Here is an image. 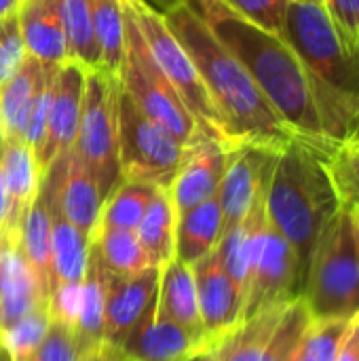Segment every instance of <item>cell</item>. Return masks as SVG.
<instances>
[{"instance_id":"obj_50","label":"cell","mask_w":359,"mask_h":361,"mask_svg":"<svg viewBox=\"0 0 359 361\" xmlns=\"http://www.w3.org/2000/svg\"><path fill=\"white\" fill-rule=\"evenodd\" d=\"M353 214H355V218H358V224H359V207H353Z\"/></svg>"},{"instance_id":"obj_22","label":"cell","mask_w":359,"mask_h":361,"mask_svg":"<svg viewBox=\"0 0 359 361\" xmlns=\"http://www.w3.org/2000/svg\"><path fill=\"white\" fill-rule=\"evenodd\" d=\"M51 184V247H49V264H51V292L57 288H80L91 252V237L80 233L74 224H70L57 209L53 197V180L47 171Z\"/></svg>"},{"instance_id":"obj_13","label":"cell","mask_w":359,"mask_h":361,"mask_svg":"<svg viewBox=\"0 0 359 361\" xmlns=\"http://www.w3.org/2000/svg\"><path fill=\"white\" fill-rule=\"evenodd\" d=\"M231 150L233 148L229 144L203 133L184 146L180 167L169 186L178 214H184L218 195Z\"/></svg>"},{"instance_id":"obj_12","label":"cell","mask_w":359,"mask_h":361,"mask_svg":"<svg viewBox=\"0 0 359 361\" xmlns=\"http://www.w3.org/2000/svg\"><path fill=\"white\" fill-rule=\"evenodd\" d=\"M279 150L256 144H239L231 150L224 178L218 188L222 207V235L245 220L256 199L267 190Z\"/></svg>"},{"instance_id":"obj_43","label":"cell","mask_w":359,"mask_h":361,"mask_svg":"<svg viewBox=\"0 0 359 361\" xmlns=\"http://www.w3.org/2000/svg\"><path fill=\"white\" fill-rule=\"evenodd\" d=\"M154 8H159L161 13H165V11H169L171 6H176V4H182V2H188V0H148Z\"/></svg>"},{"instance_id":"obj_5","label":"cell","mask_w":359,"mask_h":361,"mask_svg":"<svg viewBox=\"0 0 359 361\" xmlns=\"http://www.w3.org/2000/svg\"><path fill=\"white\" fill-rule=\"evenodd\" d=\"M311 319H353L359 315V224L341 207L315 247L300 294Z\"/></svg>"},{"instance_id":"obj_14","label":"cell","mask_w":359,"mask_h":361,"mask_svg":"<svg viewBox=\"0 0 359 361\" xmlns=\"http://www.w3.org/2000/svg\"><path fill=\"white\" fill-rule=\"evenodd\" d=\"M199 315L205 336L216 347L243 319V294L229 277L216 250L193 264Z\"/></svg>"},{"instance_id":"obj_40","label":"cell","mask_w":359,"mask_h":361,"mask_svg":"<svg viewBox=\"0 0 359 361\" xmlns=\"http://www.w3.org/2000/svg\"><path fill=\"white\" fill-rule=\"evenodd\" d=\"M336 361H359V315H355L349 324V330L345 334Z\"/></svg>"},{"instance_id":"obj_2","label":"cell","mask_w":359,"mask_h":361,"mask_svg":"<svg viewBox=\"0 0 359 361\" xmlns=\"http://www.w3.org/2000/svg\"><path fill=\"white\" fill-rule=\"evenodd\" d=\"M163 15L195 61L233 146L256 144L281 150L298 137L281 121L245 66L216 38L190 2L176 4Z\"/></svg>"},{"instance_id":"obj_16","label":"cell","mask_w":359,"mask_h":361,"mask_svg":"<svg viewBox=\"0 0 359 361\" xmlns=\"http://www.w3.org/2000/svg\"><path fill=\"white\" fill-rule=\"evenodd\" d=\"M85 82H87V68H83L74 59H63L53 70L49 114H47L44 169H49L59 154L72 150L74 146L78 123H80Z\"/></svg>"},{"instance_id":"obj_29","label":"cell","mask_w":359,"mask_h":361,"mask_svg":"<svg viewBox=\"0 0 359 361\" xmlns=\"http://www.w3.org/2000/svg\"><path fill=\"white\" fill-rule=\"evenodd\" d=\"M91 247L110 275H135L150 267L135 231L95 228L91 235Z\"/></svg>"},{"instance_id":"obj_34","label":"cell","mask_w":359,"mask_h":361,"mask_svg":"<svg viewBox=\"0 0 359 361\" xmlns=\"http://www.w3.org/2000/svg\"><path fill=\"white\" fill-rule=\"evenodd\" d=\"M49 324H51V305H44L34 309L30 315L19 319L6 334H2L0 343L6 349L11 361H28V357L44 338Z\"/></svg>"},{"instance_id":"obj_28","label":"cell","mask_w":359,"mask_h":361,"mask_svg":"<svg viewBox=\"0 0 359 361\" xmlns=\"http://www.w3.org/2000/svg\"><path fill=\"white\" fill-rule=\"evenodd\" d=\"M104 307H106V271L91 247L85 279L80 283L78 311L74 319V334L80 353L104 343Z\"/></svg>"},{"instance_id":"obj_36","label":"cell","mask_w":359,"mask_h":361,"mask_svg":"<svg viewBox=\"0 0 359 361\" xmlns=\"http://www.w3.org/2000/svg\"><path fill=\"white\" fill-rule=\"evenodd\" d=\"M78 355L80 345L74 334V328L51 315V324L44 338L40 341V345L34 349L28 361H76Z\"/></svg>"},{"instance_id":"obj_42","label":"cell","mask_w":359,"mask_h":361,"mask_svg":"<svg viewBox=\"0 0 359 361\" xmlns=\"http://www.w3.org/2000/svg\"><path fill=\"white\" fill-rule=\"evenodd\" d=\"M21 6V0H0V19L15 15Z\"/></svg>"},{"instance_id":"obj_4","label":"cell","mask_w":359,"mask_h":361,"mask_svg":"<svg viewBox=\"0 0 359 361\" xmlns=\"http://www.w3.org/2000/svg\"><path fill=\"white\" fill-rule=\"evenodd\" d=\"M281 36L313 82L330 142L351 140L359 125V51L343 40L317 2L290 0Z\"/></svg>"},{"instance_id":"obj_20","label":"cell","mask_w":359,"mask_h":361,"mask_svg":"<svg viewBox=\"0 0 359 361\" xmlns=\"http://www.w3.org/2000/svg\"><path fill=\"white\" fill-rule=\"evenodd\" d=\"M0 173L6 192V218L2 224V239H8L19 245V233L28 216L30 205L34 203L42 173L36 165L34 152L21 140H4L0 148Z\"/></svg>"},{"instance_id":"obj_37","label":"cell","mask_w":359,"mask_h":361,"mask_svg":"<svg viewBox=\"0 0 359 361\" xmlns=\"http://www.w3.org/2000/svg\"><path fill=\"white\" fill-rule=\"evenodd\" d=\"M28 57L17 13L0 19V87L21 68Z\"/></svg>"},{"instance_id":"obj_17","label":"cell","mask_w":359,"mask_h":361,"mask_svg":"<svg viewBox=\"0 0 359 361\" xmlns=\"http://www.w3.org/2000/svg\"><path fill=\"white\" fill-rule=\"evenodd\" d=\"M47 171L53 180V197L59 214L91 237L104 205V195L93 173L74 150L59 154Z\"/></svg>"},{"instance_id":"obj_45","label":"cell","mask_w":359,"mask_h":361,"mask_svg":"<svg viewBox=\"0 0 359 361\" xmlns=\"http://www.w3.org/2000/svg\"><path fill=\"white\" fill-rule=\"evenodd\" d=\"M288 361H311V360H309V357H307V355H305L300 349H296V351H294V355H292V357H290Z\"/></svg>"},{"instance_id":"obj_51","label":"cell","mask_w":359,"mask_h":361,"mask_svg":"<svg viewBox=\"0 0 359 361\" xmlns=\"http://www.w3.org/2000/svg\"><path fill=\"white\" fill-rule=\"evenodd\" d=\"M351 140H359V135H358V137H351Z\"/></svg>"},{"instance_id":"obj_46","label":"cell","mask_w":359,"mask_h":361,"mask_svg":"<svg viewBox=\"0 0 359 361\" xmlns=\"http://www.w3.org/2000/svg\"><path fill=\"white\" fill-rule=\"evenodd\" d=\"M0 361H11L8 353H6V349L2 347V343H0Z\"/></svg>"},{"instance_id":"obj_15","label":"cell","mask_w":359,"mask_h":361,"mask_svg":"<svg viewBox=\"0 0 359 361\" xmlns=\"http://www.w3.org/2000/svg\"><path fill=\"white\" fill-rule=\"evenodd\" d=\"M106 271V269H104ZM161 269L148 267L135 275L106 273L104 343L121 349L129 332L157 302Z\"/></svg>"},{"instance_id":"obj_18","label":"cell","mask_w":359,"mask_h":361,"mask_svg":"<svg viewBox=\"0 0 359 361\" xmlns=\"http://www.w3.org/2000/svg\"><path fill=\"white\" fill-rule=\"evenodd\" d=\"M209 343L159 313L157 302L125 338L121 351L131 361H190Z\"/></svg>"},{"instance_id":"obj_32","label":"cell","mask_w":359,"mask_h":361,"mask_svg":"<svg viewBox=\"0 0 359 361\" xmlns=\"http://www.w3.org/2000/svg\"><path fill=\"white\" fill-rule=\"evenodd\" d=\"M63 30L68 59L78 61L87 70H99L102 53L93 27L91 0H63Z\"/></svg>"},{"instance_id":"obj_1","label":"cell","mask_w":359,"mask_h":361,"mask_svg":"<svg viewBox=\"0 0 359 361\" xmlns=\"http://www.w3.org/2000/svg\"><path fill=\"white\" fill-rule=\"evenodd\" d=\"M216 38L245 66L281 121L305 142L330 152L326 123L313 82L290 42L239 13L224 0H188Z\"/></svg>"},{"instance_id":"obj_7","label":"cell","mask_w":359,"mask_h":361,"mask_svg":"<svg viewBox=\"0 0 359 361\" xmlns=\"http://www.w3.org/2000/svg\"><path fill=\"white\" fill-rule=\"evenodd\" d=\"M121 76L106 70H87L80 123L74 140V154L87 165L99 184L104 199L121 182L118 165V102Z\"/></svg>"},{"instance_id":"obj_33","label":"cell","mask_w":359,"mask_h":361,"mask_svg":"<svg viewBox=\"0 0 359 361\" xmlns=\"http://www.w3.org/2000/svg\"><path fill=\"white\" fill-rule=\"evenodd\" d=\"M326 159L341 203L349 209L359 207V140L334 144Z\"/></svg>"},{"instance_id":"obj_41","label":"cell","mask_w":359,"mask_h":361,"mask_svg":"<svg viewBox=\"0 0 359 361\" xmlns=\"http://www.w3.org/2000/svg\"><path fill=\"white\" fill-rule=\"evenodd\" d=\"M118 351L121 349H116V347H112L108 343H102L97 347H91V349L83 351L76 361H114V357L118 355Z\"/></svg>"},{"instance_id":"obj_6","label":"cell","mask_w":359,"mask_h":361,"mask_svg":"<svg viewBox=\"0 0 359 361\" xmlns=\"http://www.w3.org/2000/svg\"><path fill=\"white\" fill-rule=\"evenodd\" d=\"M123 2L127 11L133 15L157 66L167 76V80L180 95L182 104L197 121L201 133L235 148L226 135L224 121L218 108L214 106L203 78L199 76L195 61L178 40V36L171 32V27L167 25L165 15L159 8H154L148 0H123Z\"/></svg>"},{"instance_id":"obj_8","label":"cell","mask_w":359,"mask_h":361,"mask_svg":"<svg viewBox=\"0 0 359 361\" xmlns=\"http://www.w3.org/2000/svg\"><path fill=\"white\" fill-rule=\"evenodd\" d=\"M125 21H127V49L121 68L123 91L138 104V108L144 114H148L152 121L163 125L178 142H182L184 146L190 144L197 135H201L197 121L186 110V106L182 104L180 95L176 93L167 76L157 66L127 6H125Z\"/></svg>"},{"instance_id":"obj_19","label":"cell","mask_w":359,"mask_h":361,"mask_svg":"<svg viewBox=\"0 0 359 361\" xmlns=\"http://www.w3.org/2000/svg\"><path fill=\"white\" fill-rule=\"evenodd\" d=\"M44 305H51L49 292L21 247L0 237V336Z\"/></svg>"},{"instance_id":"obj_35","label":"cell","mask_w":359,"mask_h":361,"mask_svg":"<svg viewBox=\"0 0 359 361\" xmlns=\"http://www.w3.org/2000/svg\"><path fill=\"white\" fill-rule=\"evenodd\" d=\"M351 319H311L298 349L311 361H336Z\"/></svg>"},{"instance_id":"obj_39","label":"cell","mask_w":359,"mask_h":361,"mask_svg":"<svg viewBox=\"0 0 359 361\" xmlns=\"http://www.w3.org/2000/svg\"><path fill=\"white\" fill-rule=\"evenodd\" d=\"M322 4L343 40L359 51V0H324Z\"/></svg>"},{"instance_id":"obj_49","label":"cell","mask_w":359,"mask_h":361,"mask_svg":"<svg viewBox=\"0 0 359 361\" xmlns=\"http://www.w3.org/2000/svg\"><path fill=\"white\" fill-rule=\"evenodd\" d=\"M296 2H317V4H322L324 0H296Z\"/></svg>"},{"instance_id":"obj_9","label":"cell","mask_w":359,"mask_h":361,"mask_svg":"<svg viewBox=\"0 0 359 361\" xmlns=\"http://www.w3.org/2000/svg\"><path fill=\"white\" fill-rule=\"evenodd\" d=\"M184 144L163 125L144 114L123 91L118 102V165L121 180L169 188L180 167Z\"/></svg>"},{"instance_id":"obj_44","label":"cell","mask_w":359,"mask_h":361,"mask_svg":"<svg viewBox=\"0 0 359 361\" xmlns=\"http://www.w3.org/2000/svg\"><path fill=\"white\" fill-rule=\"evenodd\" d=\"M190 361H220L218 360V353H216V349L212 347V349H205V351H201V353H197L195 357Z\"/></svg>"},{"instance_id":"obj_38","label":"cell","mask_w":359,"mask_h":361,"mask_svg":"<svg viewBox=\"0 0 359 361\" xmlns=\"http://www.w3.org/2000/svg\"><path fill=\"white\" fill-rule=\"evenodd\" d=\"M224 2L248 21L275 34H281L288 4H290V0H224Z\"/></svg>"},{"instance_id":"obj_26","label":"cell","mask_w":359,"mask_h":361,"mask_svg":"<svg viewBox=\"0 0 359 361\" xmlns=\"http://www.w3.org/2000/svg\"><path fill=\"white\" fill-rule=\"evenodd\" d=\"M176 224L178 212L169 188H157L140 226L135 228L150 267L163 269L171 258H176Z\"/></svg>"},{"instance_id":"obj_48","label":"cell","mask_w":359,"mask_h":361,"mask_svg":"<svg viewBox=\"0 0 359 361\" xmlns=\"http://www.w3.org/2000/svg\"><path fill=\"white\" fill-rule=\"evenodd\" d=\"M114 361H131V360H129V357H127V355H125L123 351H118V355L114 357Z\"/></svg>"},{"instance_id":"obj_21","label":"cell","mask_w":359,"mask_h":361,"mask_svg":"<svg viewBox=\"0 0 359 361\" xmlns=\"http://www.w3.org/2000/svg\"><path fill=\"white\" fill-rule=\"evenodd\" d=\"M17 19L30 55L49 66L68 59L63 0H21Z\"/></svg>"},{"instance_id":"obj_24","label":"cell","mask_w":359,"mask_h":361,"mask_svg":"<svg viewBox=\"0 0 359 361\" xmlns=\"http://www.w3.org/2000/svg\"><path fill=\"white\" fill-rule=\"evenodd\" d=\"M222 237V207L218 195L197 207L178 214L176 224V258L195 264L212 254Z\"/></svg>"},{"instance_id":"obj_27","label":"cell","mask_w":359,"mask_h":361,"mask_svg":"<svg viewBox=\"0 0 359 361\" xmlns=\"http://www.w3.org/2000/svg\"><path fill=\"white\" fill-rule=\"evenodd\" d=\"M19 247L36 275L40 277L44 290L51 300V264H49V247H51V184L44 173L40 182V190L34 203L28 209L19 233Z\"/></svg>"},{"instance_id":"obj_47","label":"cell","mask_w":359,"mask_h":361,"mask_svg":"<svg viewBox=\"0 0 359 361\" xmlns=\"http://www.w3.org/2000/svg\"><path fill=\"white\" fill-rule=\"evenodd\" d=\"M2 142H4V127H2V112H0V148H2Z\"/></svg>"},{"instance_id":"obj_30","label":"cell","mask_w":359,"mask_h":361,"mask_svg":"<svg viewBox=\"0 0 359 361\" xmlns=\"http://www.w3.org/2000/svg\"><path fill=\"white\" fill-rule=\"evenodd\" d=\"M91 13L102 53V70L121 76L127 49V21L123 0H91Z\"/></svg>"},{"instance_id":"obj_31","label":"cell","mask_w":359,"mask_h":361,"mask_svg":"<svg viewBox=\"0 0 359 361\" xmlns=\"http://www.w3.org/2000/svg\"><path fill=\"white\" fill-rule=\"evenodd\" d=\"M154 190L157 188L150 184L121 180L114 186V190L104 199L95 228L135 231L148 209V203H150Z\"/></svg>"},{"instance_id":"obj_10","label":"cell","mask_w":359,"mask_h":361,"mask_svg":"<svg viewBox=\"0 0 359 361\" xmlns=\"http://www.w3.org/2000/svg\"><path fill=\"white\" fill-rule=\"evenodd\" d=\"M309 324L311 313L298 296L243 319L214 349L220 361H288Z\"/></svg>"},{"instance_id":"obj_3","label":"cell","mask_w":359,"mask_h":361,"mask_svg":"<svg viewBox=\"0 0 359 361\" xmlns=\"http://www.w3.org/2000/svg\"><path fill=\"white\" fill-rule=\"evenodd\" d=\"M341 207L343 203L326 152L300 137L286 144L273 163L264 192V209L269 222L294 252L300 294L320 237Z\"/></svg>"},{"instance_id":"obj_23","label":"cell","mask_w":359,"mask_h":361,"mask_svg":"<svg viewBox=\"0 0 359 361\" xmlns=\"http://www.w3.org/2000/svg\"><path fill=\"white\" fill-rule=\"evenodd\" d=\"M157 309H159V313L178 322L188 332L199 334L207 341L203 324H201V315H199L195 273H193V267L182 262L180 258H171L161 269Z\"/></svg>"},{"instance_id":"obj_11","label":"cell","mask_w":359,"mask_h":361,"mask_svg":"<svg viewBox=\"0 0 359 361\" xmlns=\"http://www.w3.org/2000/svg\"><path fill=\"white\" fill-rule=\"evenodd\" d=\"M298 296L300 288L294 252L290 243L281 237V233L267 218V226L260 239L258 256L245 292L243 319L260 313L262 309L290 302Z\"/></svg>"},{"instance_id":"obj_25","label":"cell","mask_w":359,"mask_h":361,"mask_svg":"<svg viewBox=\"0 0 359 361\" xmlns=\"http://www.w3.org/2000/svg\"><path fill=\"white\" fill-rule=\"evenodd\" d=\"M49 72V63H42L28 53L21 68L0 87V112L4 140H21L28 114L36 99V93Z\"/></svg>"}]
</instances>
